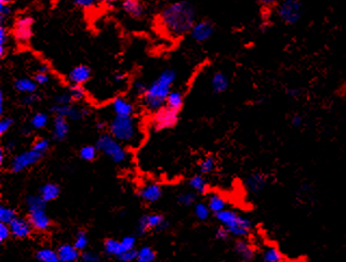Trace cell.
<instances>
[{
  "label": "cell",
  "mask_w": 346,
  "mask_h": 262,
  "mask_svg": "<svg viewBox=\"0 0 346 262\" xmlns=\"http://www.w3.org/2000/svg\"><path fill=\"white\" fill-rule=\"evenodd\" d=\"M229 232L228 231L224 228V227H220L217 230H216V232H215V236H216V239L217 240H220V241H225L228 239V236H229Z\"/></svg>",
  "instance_id": "9f6ffc18"
},
{
  "label": "cell",
  "mask_w": 346,
  "mask_h": 262,
  "mask_svg": "<svg viewBox=\"0 0 346 262\" xmlns=\"http://www.w3.org/2000/svg\"><path fill=\"white\" fill-rule=\"evenodd\" d=\"M4 92L3 91H0V114H3L4 112Z\"/></svg>",
  "instance_id": "91938a15"
},
{
  "label": "cell",
  "mask_w": 346,
  "mask_h": 262,
  "mask_svg": "<svg viewBox=\"0 0 346 262\" xmlns=\"http://www.w3.org/2000/svg\"><path fill=\"white\" fill-rule=\"evenodd\" d=\"M57 252L60 262H76L81 257L80 252L74 245H70V244H62V245L58 247Z\"/></svg>",
  "instance_id": "ffe728a7"
},
{
  "label": "cell",
  "mask_w": 346,
  "mask_h": 262,
  "mask_svg": "<svg viewBox=\"0 0 346 262\" xmlns=\"http://www.w3.org/2000/svg\"><path fill=\"white\" fill-rule=\"evenodd\" d=\"M34 19L29 15H22L14 22L13 25V37L17 44L26 46L33 37Z\"/></svg>",
  "instance_id": "ba28073f"
},
{
  "label": "cell",
  "mask_w": 346,
  "mask_h": 262,
  "mask_svg": "<svg viewBox=\"0 0 346 262\" xmlns=\"http://www.w3.org/2000/svg\"><path fill=\"white\" fill-rule=\"evenodd\" d=\"M89 244V237L88 234L84 232V231H79V232L77 233L76 237H75V242H74V246L78 249L79 252L84 251V249L87 248Z\"/></svg>",
  "instance_id": "60d3db41"
},
{
  "label": "cell",
  "mask_w": 346,
  "mask_h": 262,
  "mask_svg": "<svg viewBox=\"0 0 346 262\" xmlns=\"http://www.w3.org/2000/svg\"><path fill=\"white\" fill-rule=\"evenodd\" d=\"M287 94L291 97H293V99H297V97L302 94V92L299 88H290L287 89Z\"/></svg>",
  "instance_id": "6f0895ef"
},
{
  "label": "cell",
  "mask_w": 346,
  "mask_h": 262,
  "mask_svg": "<svg viewBox=\"0 0 346 262\" xmlns=\"http://www.w3.org/2000/svg\"><path fill=\"white\" fill-rule=\"evenodd\" d=\"M32 148L45 156L46 152L50 148V141L48 138H39L37 141H35Z\"/></svg>",
  "instance_id": "b9f144b4"
},
{
  "label": "cell",
  "mask_w": 346,
  "mask_h": 262,
  "mask_svg": "<svg viewBox=\"0 0 346 262\" xmlns=\"http://www.w3.org/2000/svg\"><path fill=\"white\" fill-rule=\"evenodd\" d=\"M120 244H121V248H123V253L132 251V249H135V246H136V237L132 235L125 236L124 239L120 241Z\"/></svg>",
  "instance_id": "f6af8a7d"
},
{
  "label": "cell",
  "mask_w": 346,
  "mask_h": 262,
  "mask_svg": "<svg viewBox=\"0 0 346 262\" xmlns=\"http://www.w3.org/2000/svg\"><path fill=\"white\" fill-rule=\"evenodd\" d=\"M104 249L107 255L116 256V257L123 254V248H121L120 241L114 239H107L104 242Z\"/></svg>",
  "instance_id": "836d02e7"
},
{
  "label": "cell",
  "mask_w": 346,
  "mask_h": 262,
  "mask_svg": "<svg viewBox=\"0 0 346 262\" xmlns=\"http://www.w3.org/2000/svg\"><path fill=\"white\" fill-rule=\"evenodd\" d=\"M4 159H5V149L1 148L0 149V164L3 166L4 164Z\"/></svg>",
  "instance_id": "6125c7cd"
},
{
  "label": "cell",
  "mask_w": 346,
  "mask_h": 262,
  "mask_svg": "<svg viewBox=\"0 0 346 262\" xmlns=\"http://www.w3.org/2000/svg\"><path fill=\"white\" fill-rule=\"evenodd\" d=\"M194 212H195V216L200 221L207 220L210 216V209L207 204L205 203H197L195 205V209H194Z\"/></svg>",
  "instance_id": "74e56055"
},
{
  "label": "cell",
  "mask_w": 346,
  "mask_h": 262,
  "mask_svg": "<svg viewBox=\"0 0 346 262\" xmlns=\"http://www.w3.org/2000/svg\"><path fill=\"white\" fill-rule=\"evenodd\" d=\"M215 27L214 24L208 20H202L196 22L195 25L191 30L192 38L197 42H205L209 40L214 35Z\"/></svg>",
  "instance_id": "7c38bea8"
},
{
  "label": "cell",
  "mask_w": 346,
  "mask_h": 262,
  "mask_svg": "<svg viewBox=\"0 0 346 262\" xmlns=\"http://www.w3.org/2000/svg\"><path fill=\"white\" fill-rule=\"evenodd\" d=\"M37 83L33 79L29 78H20L14 81V89L24 94H33L37 91Z\"/></svg>",
  "instance_id": "cb8c5ba5"
},
{
  "label": "cell",
  "mask_w": 346,
  "mask_h": 262,
  "mask_svg": "<svg viewBox=\"0 0 346 262\" xmlns=\"http://www.w3.org/2000/svg\"><path fill=\"white\" fill-rule=\"evenodd\" d=\"M112 109L116 117H132L135 113L133 104L123 96L115 97L112 102Z\"/></svg>",
  "instance_id": "2e32d148"
},
{
  "label": "cell",
  "mask_w": 346,
  "mask_h": 262,
  "mask_svg": "<svg viewBox=\"0 0 346 262\" xmlns=\"http://www.w3.org/2000/svg\"><path fill=\"white\" fill-rule=\"evenodd\" d=\"M120 261L123 262H131L133 260H137L138 258V251L136 249H132V251H128L121 254L119 257H117Z\"/></svg>",
  "instance_id": "681fc988"
},
{
  "label": "cell",
  "mask_w": 346,
  "mask_h": 262,
  "mask_svg": "<svg viewBox=\"0 0 346 262\" xmlns=\"http://www.w3.org/2000/svg\"><path fill=\"white\" fill-rule=\"evenodd\" d=\"M54 102H56V105H70L71 102L74 101H72L69 92H64L57 95Z\"/></svg>",
  "instance_id": "7dc6e473"
},
{
  "label": "cell",
  "mask_w": 346,
  "mask_h": 262,
  "mask_svg": "<svg viewBox=\"0 0 346 262\" xmlns=\"http://www.w3.org/2000/svg\"><path fill=\"white\" fill-rule=\"evenodd\" d=\"M39 72H46V74H49V68L46 65H42L41 67H39V69H38Z\"/></svg>",
  "instance_id": "03108f58"
},
{
  "label": "cell",
  "mask_w": 346,
  "mask_h": 262,
  "mask_svg": "<svg viewBox=\"0 0 346 262\" xmlns=\"http://www.w3.org/2000/svg\"><path fill=\"white\" fill-rule=\"evenodd\" d=\"M125 77H126V76H125L124 74H120V72H119V74H116V75L114 76V81L116 82V83L124 82V80H125Z\"/></svg>",
  "instance_id": "94428289"
},
{
  "label": "cell",
  "mask_w": 346,
  "mask_h": 262,
  "mask_svg": "<svg viewBox=\"0 0 346 262\" xmlns=\"http://www.w3.org/2000/svg\"><path fill=\"white\" fill-rule=\"evenodd\" d=\"M262 258L264 262H282L283 260L282 254L275 246H269L265 248Z\"/></svg>",
  "instance_id": "4dcf8cb0"
},
{
  "label": "cell",
  "mask_w": 346,
  "mask_h": 262,
  "mask_svg": "<svg viewBox=\"0 0 346 262\" xmlns=\"http://www.w3.org/2000/svg\"><path fill=\"white\" fill-rule=\"evenodd\" d=\"M229 87V78L226 74L222 71H217L212 76L211 79V88L215 94H221L228 89Z\"/></svg>",
  "instance_id": "603a6c76"
},
{
  "label": "cell",
  "mask_w": 346,
  "mask_h": 262,
  "mask_svg": "<svg viewBox=\"0 0 346 262\" xmlns=\"http://www.w3.org/2000/svg\"><path fill=\"white\" fill-rule=\"evenodd\" d=\"M81 262H102L101 257L92 252H84L80 257Z\"/></svg>",
  "instance_id": "816d5d0a"
},
{
  "label": "cell",
  "mask_w": 346,
  "mask_h": 262,
  "mask_svg": "<svg viewBox=\"0 0 346 262\" xmlns=\"http://www.w3.org/2000/svg\"><path fill=\"white\" fill-rule=\"evenodd\" d=\"M9 4L10 1H7V0H1L0 1V22H1V25H4L5 20L12 13V9Z\"/></svg>",
  "instance_id": "7bdbcfd3"
},
{
  "label": "cell",
  "mask_w": 346,
  "mask_h": 262,
  "mask_svg": "<svg viewBox=\"0 0 346 262\" xmlns=\"http://www.w3.org/2000/svg\"><path fill=\"white\" fill-rule=\"evenodd\" d=\"M291 123H292L294 127H300L303 124V118L299 114H295L294 117L291 119Z\"/></svg>",
  "instance_id": "680465c9"
},
{
  "label": "cell",
  "mask_w": 346,
  "mask_h": 262,
  "mask_svg": "<svg viewBox=\"0 0 346 262\" xmlns=\"http://www.w3.org/2000/svg\"><path fill=\"white\" fill-rule=\"evenodd\" d=\"M34 81L37 83L38 85H44L47 84L48 82L50 81V77L49 74H46V72H37V74L35 75L34 77Z\"/></svg>",
  "instance_id": "11a10c76"
},
{
  "label": "cell",
  "mask_w": 346,
  "mask_h": 262,
  "mask_svg": "<svg viewBox=\"0 0 346 262\" xmlns=\"http://www.w3.org/2000/svg\"><path fill=\"white\" fill-rule=\"evenodd\" d=\"M156 260V253L149 246H143L141 249L138 251V262H155Z\"/></svg>",
  "instance_id": "d6a6232c"
},
{
  "label": "cell",
  "mask_w": 346,
  "mask_h": 262,
  "mask_svg": "<svg viewBox=\"0 0 346 262\" xmlns=\"http://www.w3.org/2000/svg\"><path fill=\"white\" fill-rule=\"evenodd\" d=\"M183 104H184L183 93H182L181 91H171V93L169 94L167 99L166 107L179 112L181 110V108L183 107Z\"/></svg>",
  "instance_id": "4316f807"
},
{
  "label": "cell",
  "mask_w": 346,
  "mask_h": 262,
  "mask_svg": "<svg viewBox=\"0 0 346 262\" xmlns=\"http://www.w3.org/2000/svg\"><path fill=\"white\" fill-rule=\"evenodd\" d=\"M215 167H216V161L213 157H205V159L200 161V163L198 164L199 173L202 175L212 173L215 169Z\"/></svg>",
  "instance_id": "e575fe53"
},
{
  "label": "cell",
  "mask_w": 346,
  "mask_h": 262,
  "mask_svg": "<svg viewBox=\"0 0 346 262\" xmlns=\"http://www.w3.org/2000/svg\"><path fill=\"white\" fill-rule=\"evenodd\" d=\"M168 227V222L165 220L163 216L159 214H151L143 216L138 220V234H146L151 230L160 231Z\"/></svg>",
  "instance_id": "30bf717a"
},
{
  "label": "cell",
  "mask_w": 346,
  "mask_h": 262,
  "mask_svg": "<svg viewBox=\"0 0 346 262\" xmlns=\"http://www.w3.org/2000/svg\"><path fill=\"white\" fill-rule=\"evenodd\" d=\"M304 13V7L297 0H284L278 4L277 14L287 25H295L302 19Z\"/></svg>",
  "instance_id": "8992f818"
},
{
  "label": "cell",
  "mask_w": 346,
  "mask_h": 262,
  "mask_svg": "<svg viewBox=\"0 0 346 262\" xmlns=\"http://www.w3.org/2000/svg\"><path fill=\"white\" fill-rule=\"evenodd\" d=\"M11 234L16 239H26L33 232V227L29 223L28 219H24L21 217H16L10 224Z\"/></svg>",
  "instance_id": "5bb4252c"
},
{
  "label": "cell",
  "mask_w": 346,
  "mask_h": 262,
  "mask_svg": "<svg viewBox=\"0 0 346 262\" xmlns=\"http://www.w3.org/2000/svg\"><path fill=\"white\" fill-rule=\"evenodd\" d=\"M234 251L236 255L244 261H251L254 258V255H256V251H254L253 246L244 239L236 241L234 245Z\"/></svg>",
  "instance_id": "44dd1931"
},
{
  "label": "cell",
  "mask_w": 346,
  "mask_h": 262,
  "mask_svg": "<svg viewBox=\"0 0 346 262\" xmlns=\"http://www.w3.org/2000/svg\"><path fill=\"white\" fill-rule=\"evenodd\" d=\"M217 221L225 228L230 235L236 237H246L250 234L252 223L248 218L241 216L234 210H225L215 215Z\"/></svg>",
  "instance_id": "277c9868"
},
{
  "label": "cell",
  "mask_w": 346,
  "mask_h": 262,
  "mask_svg": "<svg viewBox=\"0 0 346 262\" xmlns=\"http://www.w3.org/2000/svg\"><path fill=\"white\" fill-rule=\"evenodd\" d=\"M92 72L87 65H79L72 68L69 74V81L72 85H82L90 80Z\"/></svg>",
  "instance_id": "e0dca14e"
},
{
  "label": "cell",
  "mask_w": 346,
  "mask_h": 262,
  "mask_svg": "<svg viewBox=\"0 0 346 262\" xmlns=\"http://www.w3.org/2000/svg\"><path fill=\"white\" fill-rule=\"evenodd\" d=\"M39 196L45 200V202H50L60 196V187L53 182H48L40 187Z\"/></svg>",
  "instance_id": "d4e9b609"
},
{
  "label": "cell",
  "mask_w": 346,
  "mask_h": 262,
  "mask_svg": "<svg viewBox=\"0 0 346 262\" xmlns=\"http://www.w3.org/2000/svg\"><path fill=\"white\" fill-rule=\"evenodd\" d=\"M69 123L68 120L63 117H57L53 120V129H52V137L58 142L64 141L69 134Z\"/></svg>",
  "instance_id": "7402d4cb"
},
{
  "label": "cell",
  "mask_w": 346,
  "mask_h": 262,
  "mask_svg": "<svg viewBox=\"0 0 346 262\" xmlns=\"http://www.w3.org/2000/svg\"><path fill=\"white\" fill-rule=\"evenodd\" d=\"M162 196V189L156 182H148L139 190V197L146 203L157 202Z\"/></svg>",
  "instance_id": "ac0fdd59"
},
{
  "label": "cell",
  "mask_w": 346,
  "mask_h": 262,
  "mask_svg": "<svg viewBox=\"0 0 346 262\" xmlns=\"http://www.w3.org/2000/svg\"><path fill=\"white\" fill-rule=\"evenodd\" d=\"M121 9L125 11V13L135 20L142 19L145 15V11H146L144 3L138 1V0H125L121 2Z\"/></svg>",
  "instance_id": "d6986e66"
},
{
  "label": "cell",
  "mask_w": 346,
  "mask_h": 262,
  "mask_svg": "<svg viewBox=\"0 0 346 262\" xmlns=\"http://www.w3.org/2000/svg\"><path fill=\"white\" fill-rule=\"evenodd\" d=\"M196 9L188 1H179L167 5L159 15L163 32L172 38H180L191 33L196 24Z\"/></svg>",
  "instance_id": "6da1fadb"
},
{
  "label": "cell",
  "mask_w": 346,
  "mask_h": 262,
  "mask_svg": "<svg viewBox=\"0 0 346 262\" xmlns=\"http://www.w3.org/2000/svg\"><path fill=\"white\" fill-rule=\"evenodd\" d=\"M267 185V177L262 173H252L245 180L247 190L252 194H259L264 190Z\"/></svg>",
  "instance_id": "9a60e30c"
},
{
  "label": "cell",
  "mask_w": 346,
  "mask_h": 262,
  "mask_svg": "<svg viewBox=\"0 0 346 262\" xmlns=\"http://www.w3.org/2000/svg\"><path fill=\"white\" fill-rule=\"evenodd\" d=\"M9 45V34L4 25L0 27V57L4 58L7 53V46Z\"/></svg>",
  "instance_id": "ab89813d"
},
{
  "label": "cell",
  "mask_w": 346,
  "mask_h": 262,
  "mask_svg": "<svg viewBox=\"0 0 346 262\" xmlns=\"http://www.w3.org/2000/svg\"><path fill=\"white\" fill-rule=\"evenodd\" d=\"M105 126H106V123L104 121H100V122H98V123H96V127H98V130H100V131L104 130Z\"/></svg>",
  "instance_id": "be15d7a7"
},
{
  "label": "cell",
  "mask_w": 346,
  "mask_h": 262,
  "mask_svg": "<svg viewBox=\"0 0 346 262\" xmlns=\"http://www.w3.org/2000/svg\"><path fill=\"white\" fill-rule=\"evenodd\" d=\"M46 203L45 200L42 199L39 194H30L26 198V205L28 209V212L29 211H34V210H45L46 209Z\"/></svg>",
  "instance_id": "1f68e13d"
},
{
  "label": "cell",
  "mask_w": 346,
  "mask_h": 262,
  "mask_svg": "<svg viewBox=\"0 0 346 262\" xmlns=\"http://www.w3.org/2000/svg\"><path fill=\"white\" fill-rule=\"evenodd\" d=\"M36 258L40 262H60L57 251L51 248H41L36 253Z\"/></svg>",
  "instance_id": "f546056e"
},
{
  "label": "cell",
  "mask_w": 346,
  "mask_h": 262,
  "mask_svg": "<svg viewBox=\"0 0 346 262\" xmlns=\"http://www.w3.org/2000/svg\"><path fill=\"white\" fill-rule=\"evenodd\" d=\"M74 3L77 7H79L83 10H91L96 7V3L98 2L94 1V0H76Z\"/></svg>",
  "instance_id": "f5cc1de1"
},
{
  "label": "cell",
  "mask_w": 346,
  "mask_h": 262,
  "mask_svg": "<svg viewBox=\"0 0 346 262\" xmlns=\"http://www.w3.org/2000/svg\"><path fill=\"white\" fill-rule=\"evenodd\" d=\"M98 151L99 150H98V148L95 147V146L87 145V146H83V147L80 149L79 156H80V157L83 161L91 162V161H93L96 157V155H98Z\"/></svg>",
  "instance_id": "8d00e7d4"
},
{
  "label": "cell",
  "mask_w": 346,
  "mask_h": 262,
  "mask_svg": "<svg viewBox=\"0 0 346 262\" xmlns=\"http://www.w3.org/2000/svg\"><path fill=\"white\" fill-rule=\"evenodd\" d=\"M69 92L71 96L72 101H75V102L83 101L87 97L86 89L83 88V85H71L69 90Z\"/></svg>",
  "instance_id": "f35d334b"
},
{
  "label": "cell",
  "mask_w": 346,
  "mask_h": 262,
  "mask_svg": "<svg viewBox=\"0 0 346 262\" xmlns=\"http://www.w3.org/2000/svg\"><path fill=\"white\" fill-rule=\"evenodd\" d=\"M208 206L211 212L216 215L218 212L226 210V200L221 194L212 193L208 200Z\"/></svg>",
  "instance_id": "484cf974"
},
{
  "label": "cell",
  "mask_w": 346,
  "mask_h": 262,
  "mask_svg": "<svg viewBox=\"0 0 346 262\" xmlns=\"http://www.w3.org/2000/svg\"><path fill=\"white\" fill-rule=\"evenodd\" d=\"M40 100V97L37 93H33V94H26L25 96L22 99V104L25 106H33L35 105L36 103H38Z\"/></svg>",
  "instance_id": "f907efd6"
},
{
  "label": "cell",
  "mask_w": 346,
  "mask_h": 262,
  "mask_svg": "<svg viewBox=\"0 0 346 262\" xmlns=\"http://www.w3.org/2000/svg\"><path fill=\"white\" fill-rule=\"evenodd\" d=\"M42 154H39L33 148L21 152V154L14 156L10 162V169L13 173H21L23 170L29 168L30 166L37 164L41 157Z\"/></svg>",
  "instance_id": "52a82bcc"
},
{
  "label": "cell",
  "mask_w": 346,
  "mask_h": 262,
  "mask_svg": "<svg viewBox=\"0 0 346 262\" xmlns=\"http://www.w3.org/2000/svg\"><path fill=\"white\" fill-rule=\"evenodd\" d=\"M195 201H196L195 192H184V193H181L178 197V202L181 205H184V206H190L195 203Z\"/></svg>",
  "instance_id": "ee69618b"
},
{
  "label": "cell",
  "mask_w": 346,
  "mask_h": 262,
  "mask_svg": "<svg viewBox=\"0 0 346 262\" xmlns=\"http://www.w3.org/2000/svg\"><path fill=\"white\" fill-rule=\"evenodd\" d=\"M49 123V115L45 112L35 113L29 121V126L32 130H42Z\"/></svg>",
  "instance_id": "83f0119b"
},
{
  "label": "cell",
  "mask_w": 346,
  "mask_h": 262,
  "mask_svg": "<svg viewBox=\"0 0 346 262\" xmlns=\"http://www.w3.org/2000/svg\"><path fill=\"white\" fill-rule=\"evenodd\" d=\"M179 121V112L168 107H163L154 113L151 119V126L157 132L172 129Z\"/></svg>",
  "instance_id": "9c48e42d"
},
{
  "label": "cell",
  "mask_w": 346,
  "mask_h": 262,
  "mask_svg": "<svg viewBox=\"0 0 346 262\" xmlns=\"http://www.w3.org/2000/svg\"><path fill=\"white\" fill-rule=\"evenodd\" d=\"M177 79V72L167 68L148 85L146 93L142 97V105L149 112H157L166 107L169 94L171 93L172 84Z\"/></svg>",
  "instance_id": "7a4b0ae2"
},
{
  "label": "cell",
  "mask_w": 346,
  "mask_h": 262,
  "mask_svg": "<svg viewBox=\"0 0 346 262\" xmlns=\"http://www.w3.org/2000/svg\"><path fill=\"white\" fill-rule=\"evenodd\" d=\"M14 124V120L9 117H4L0 121V134L4 135Z\"/></svg>",
  "instance_id": "c3c4849f"
},
{
  "label": "cell",
  "mask_w": 346,
  "mask_h": 262,
  "mask_svg": "<svg viewBox=\"0 0 346 262\" xmlns=\"http://www.w3.org/2000/svg\"><path fill=\"white\" fill-rule=\"evenodd\" d=\"M11 234V230L9 224H4V223H0V242L4 243L7 241Z\"/></svg>",
  "instance_id": "db71d44e"
},
{
  "label": "cell",
  "mask_w": 346,
  "mask_h": 262,
  "mask_svg": "<svg viewBox=\"0 0 346 262\" xmlns=\"http://www.w3.org/2000/svg\"><path fill=\"white\" fill-rule=\"evenodd\" d=\"M261 3L262 4H274V1H272V0H262Z\"/></svg>",
  "instance_id": "003e7915"
},
{
  "label": "cell",
  "mask_w": 346,
  "mask_h": 262,
  "mask_svg": "<svg viewBox=\"0 0 346 262\" xmlns=\"http://www.w3.org/2000/svg\"><path fill=\"white\" fill-rule=\"evenodd\" d=\"M28 221L32 224L34 230L39 231V232H45L49 230L51 225V220L49 216L47 215L45 210H38L28 212Z\"/></svg>",
  "instance_id": "4fadbf2b"
},
{
  "label": "cell",
  "mask_w": 346,
  "mask_h": 262,
  "mask_svg": "<svg viewBox=\"0 0 346 262\" xmlns=\"http://www.w3.org/2000/svg\"><path fill=\"white\" fill-rule=\"evenodd\" d=\"M15 148V144H14V142H9L8 143V145L7 146H5V150H13Z\"/></svg>",
  "instance_id": "e7e4bbea"
},
{
  "label": "cell",
  "mask_w": 346,
  "mask_h": 262,
  "mask_svg": "<svg viewBox=\"0 0 346 262\" xmlns=\"http://www.w3.org/2000/svg\"><path fill=\"white\" fill-rule=\"evenodd\" d=\"M15 218H16V214L13 209L1 205V207H0V223L10 224Z\"/></svg>",
  "instance_id": "d590c367"
},
{
  "label": "cell",
  "mask_w": 346,
  "mask_h": 262,
  "mask_svg": "<svg viewBox=\"0 0 346 262\" xmlns=\"http://www.w3.org/2000/svg\"><path fill=\"white\" fill-rule=\"evenodd\" d=\"M95 147L108 157L115 164L124 163L128 157V152L126 151L124 145L117 142L109 133L101 134L96 141Z\"/></svg>",
  "instance_id": "5b68a950"
},
{
  "label": "cell",
  "mask_w": 346,
  "mask_h": 262,
  "mask_svg": "<svg viewBox=\"0 0 346 262\" xmlns=\"http://www.w3.org/2000/svg\"><path fill=\"white\" fill-rule=\"evenodd\" d=\"M109 134L121 145L138 146L143 133L138 120L133 117H115L108 125Z\"/></svg>",
  "instance_id": "3957f363"
},
{
  "label": "cell",
  "mask_w": 346,
  "mask_h": 262,
  "mask_svg": "<svg viewBox=\"0 0 346 262\" xmlns=\"http://www.w3.org/2000/svg\"><path fill=\"white\" fill-rule=\"evenodd\" d=\"M51 112L56 114V117L58 115V117H63L70 121L81 120L89 114L86 108L76 107L72 104L70 105H54L51 107Z\"/></svg>",
  "instance_id": "8fae6325"
},
{
  "label": "cell",
  "mask_w": 346,
  "mask_h": 262,
  "mask_svg": "<svg viewBox=\"0 0 346 262\" xmlns=\"http://www.w3.org/2000/svg\"><path fill=\"white\" fill-rule=\"evenodd\" d=\"M147 89H148V87L146 85V83H145L142 80H138V81H136L135 83H133V85H132L133 93H135L138 96H141V97H143L145 95Z\"/></svg>",
  "instance_id": "bcb514c9"
},
{
  "label": "cell",
  "mask_w": 346,
  "mask_h": 262,
  "mask_svg": "<svg viewBox=\"0 0 346 262\" xmlns=\"http://www.w3.org/2000/svg\"><path fill=\"white\" fill-rule=\"evenodd\" d=\"M188 185L195 192L198 193H206L208 190V184L202 174L194 175L193 177L188 180Z\"/></svg>",
  "instance_id": "f1b7e54d"
}]
</instances>
